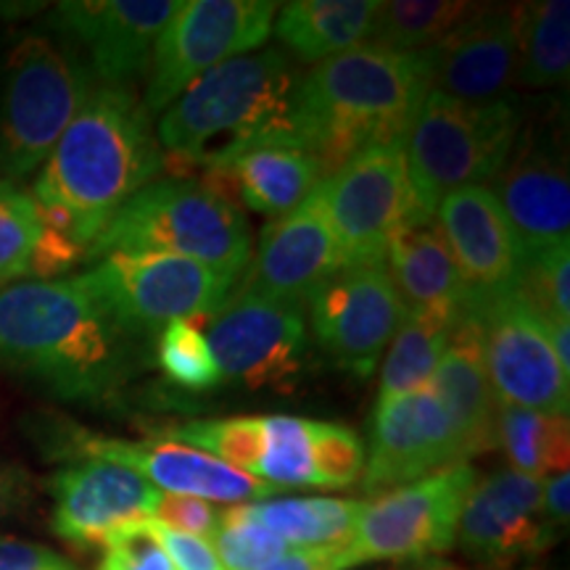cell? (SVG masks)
<instances>
[{"label": "cell", "instance_id": "cell-1", "mask_svg": "<svg viewBox=\"0 0 570 570\" xmlns=\"http://www.w3.org/2000/svg\"><path fill=\"white\" fill-rule=\"evenodd\" d=\"M164 173L148 109L130 88L96 85L35 180L42 223L88 259L92 240Z\"/></svg>", "mask_w": 570, "mask_h": 570}, {"label": "cell", "instance_id": "cell-2", "mask_svg": "<svg viewBox=\"0 0 570 570\" xmlns=\"http://www.w3.org/2000/svg\"><path fill=\"white\" fill-rule=\"evenodd\" d=\"M138 338L80 275L0 288V354L63 399L122 386L138 367Z\"/></svg>", "mask_w": 570, "mask_h": 570}, {"label": "cell", "instance_id": "cell-3", "mask_svg": "<svg viewBox=\"0 0 570 570\" xmlns=\"http://www.w3.org/2000/svg\"><path fill=\"white\" fill-rule=\"evenodd\" d=\"M428 92L431 69L423 51L370 42L331 56L296 80L294 148L315 156L327 180L365 148L407 138Z\"/></svg>", "mask_w": 570, "mask_h": 570}, {"label": "cell", "instance_id": "cell-4", "mask_svg": "<svg viewBox=\"0 0 570 570\" xmlns=\"http://www.w3.org/2000/svg\"><path fill=\"white\" fill-rule=\"evenodd\" d=\"M296 77L281 51L244 53L206 71L161 117L164 169L177 180L230 167L267 146L294 148Z\"/></svg>", "mask_w": 570, "mask_h": 570}, {"label": "cell", "instance_id": "cell-5", "mask_svg": "<svg viewBox=\"0 0 570 570\" xmlns=\"http://www.w3.org/2000/svg\"><path fill=\"white\" fill-rule=\"evenodd\" d=\"M117 252L183 256L235 281L252 262V230L238 206L206 183L169 177L117 209L88 259Z\"/></svg>", "mask_w": 570, "mask_h": 570}, {"label": "cell", "instance_id": "cell-6", "mask_svg": "<svg viewBox=\"0 0 570 570\" xmlns=\"http://www.w3.org/2000/svg\"><path fill=\"white\" fill-rule=\"evenodd\" d=\"M520 111L510 98L454 101L431 90L404 138L410 183L407 223H428L441 202L502 173L518 140Z\"/></svg>", "mask_w": 570, "mask_h": 570}, {"label": "cell", "instance_id": "cell-7", "mask_svg": "<svg viewBox=\"0 0 570 570\" xmlns=\"http://www.w3.org/2000/svg\"><path fill=\"white\" fill-rule=\"evenodd\" d=\"M90 90L92 75L77 56L42 35L21 40L0 98V180L17 183L46 164Z\"/></svg>", "mask_w": 570, "mask_h": 570}, {"label": "cell", "instance_id": "cell-8", "mask_svg": "<svg viewBox=\"0 0 570 570\" xmlns=\"http://www.w3.org/2000/svg\"><path fill=\"white\" fill-rule=\"evenodd\" d=\"M80 277L135 336H151L175 320L214 317L235 283L183 256L119 252Z\"/></svg>", "mask_w": 570, "mask_h": 570}, {"label": "cell", "instance_id": "cell-9", "mask_svg": "<svg viewBox=\"0 0 570 570\" xmlns=\"http://www.w3.org/2000/svg\"><path fill=\"white\" fill-rule=\"evenodd\" d=\"M475 483V468L460 462L367 502L346 541L348 570L381 560H428L452 550L462 508Z\"/></svg>", "mask_w": 570, "mask_h": 570}, {"label": "cell", "instance_id": "cell-10", "mask_svg": "<svg viewBox=\"0 0 570 570\" xmlns=\"http://www.w3.org/2000/svg\"><path fill=\"white\" fill-rule=\"evenodd\" d=\"M277 9L281 3L269 0L183 3L154 46L142 106L159 111L217 63L259 48L273 32Z\"/></svg>", "mask_w": 570, "mask_h": 570}, {"label": "cell", "instance_id": "cell-11", "mask_svg": "<svg viewBox=\"0 0 570 570\" xmlns=\"http://www.w3.org/2000/svg\"><path fill=\"white\" fill-rule=\"evenodd\" d=\"M468 306L481 317L483 362L499 407L568 417L570 373L554 354L544 317L518 288Z\"/></svg>", "mask_w": 570, "mask_h": 570}, {"label": "cell", "instance_id": "cell-12", "mask_svg": "<svg viewBox=\"0 0 570 570\" xmlns=\"http://www.w3.org/2000/svg\"><path fill=\"white\" fill-rule=\"evenodd\" d=\"M306 304L320 348L360 377L375 373L404 317L386 259L338 267L306 296Z\"/></svg>", "mask_w": 570, "mask_h": 570}, {"label": "cell", "instance_id": "cell-13", "mask_svg": "<svg viewBox=\"0 0 570 570\" xmlns=\"http://www.w3.org/2000/svg\"><path fill=\"white\" fill-rule=\"evenodd\" d=\"M341 267L386 259L389 238L410 217L404 140L370 146L323 180Z\"/></svg>", "mask_w": 570, "mask_h": 570}, {"label": "cell", "instance_id": "cell-14", "mask_svg": "<svg viewBox=\"0 0 570 570\" xmlns=\"http://www.w3.org/2000/svg\"><path fill=\"white\" fill-rule=\"evenodd\" d=\"M465 460L458 428L431 386L381 396L370 423L362 489L381 497Z\"/></svg>", "mask_w": 570, "mask_h": 570}, {"label": "cell", "instance_id": "cell-15", "mask_svg": "<svg viewBox=\"0 0 570 570\" xmlns=\"http://www.w3.org/2000/svg\"><path fill=\"white\" fill-rule=\"evenodd\" d=\"M223 381L248 389L281 386L302 367L306 323L302 304L238 291L209 320L206 333Z\"/></svg>", "mask_w": 570, "mask_h": 570}, {"label": "cell", "instance_id": "cell-16", "mask_svg": "<svg viewBox=\"0 0 570 570\" xmlns=\"http://www.w3.org/2000/svg\"><path fill=\"white\" fill-rule=\"evenodd\" d=\"M61 452L75 460H106L138 473L164 494L196 497L204 502L248 504L275 497L269 483L252 479L225 462L214 460L202 449L177 444V441H125L92 436L80 428H69L61 436Z\"/></svg>", "mask_w": 570, "mask_h": 570}, {"label": "cell", "instance_id": "cell-17", "mask_svg": "<svg viewBox=\"0 0 570 570\" xmlns=\"http://www.w3.org/2000/svg\"><path fill=\"white\" fill-rule=\"evenodd\" d=\"M541 497V479L518 470H499L470 491L454 544H460L470 560L494 570L539 558L560 539V531L547 523Z\"/></svg>", "mask_w": 570, "mask_h": 570}, {"label": "cell", "instance_id": "cell-18", "mask_svg": "<svg viewBox=\"0 0 570 570\" xmlns=\"http://www.w3.org/2000/svg\"><path fill=\"white\" fill-rule=\"evenodd\" d=\"M180 6L177 0H75L56 6L53 24L88 51L92 80L127 88L148 75L156 40Z\"/></svg>", "mask_w": 570, "mask_h": 570}, {"label": "cell", "instance_id": "cell-19", "mask_svg": "<svg viewBox=\"0 0 570 570\" xmlns=\"http://www.w3.org/2000/svg\"><path fill=\"white\" fill-rule=\"evenodd\" d=\"M341 267V252L327 217L323 183L262 230L259 252L248 262L240 291L302 304L325 277Z\"/></svg>", "mask_w": 570, "mask_h": 570}, {"label": "cell", "instance_id": "cell-20", "mask_svg": "<svg viewBox=\"0 0 570 570\" xmlns=\"http://www.w3.org/2000/svg\"><path fill=\"white\" fill-rule=\"evenodd\" d=\"M423 53L431 69V90L465 104L497 101L515 82V9H470L454 30Z\"/></svg>", "mask_w": 570, "mask_h": 570}, {"label": "cell", "instance_id": "cell-21", "mask_svg": "<svg viewBox=\"0 0 570 570\" xmlns=\"http://www.w3.org/2000/svg\"><path fill=\"white\" fill-rule=\"evenodd\" d=\"M53 531L69 544H104L122 525L154 515L161 491L106 460H77L51 481Z\"/></svg>", "mask_w": 570, "mask_h": 570}, {"label": "cell", "instance_id": "cell-22", "mask_svg": "<svg viewBox=\"0 0 570 570\" xmlns=\"http://www.w3.org/2000/svg\"><path fill=\"white\" fill-rule=\"evenodd\" d=\"M436 214L439 230L465 283L468 304L489 302L518 288L523 262L494 190L468 185L449 194Z\"/></svg>", "mask_w": 570, "mask_h": 570}, {"label": "cell", "instance_id": "cell-23", "mask_svg": "<svg viewBox=\"0 0 570 570\" xmlns=\"http://www.w3.org/2000/svg\"><path fill=\"white\" fill-rule=\"evenodd\" d=\"M494 196L523 265L570 244V180L558 154L525 146L497 175Z\"/></svg>", "mask_w": 570, "mask_h": 570}, {"label": "cell", "instance_id": "cell-24", "mask_svg": "<svg viewBox=\"0 0 570 570\" xmlns=\"http://www.w3.org/2000/svg\"><path fill=\"white\" fill-rule=\"evenodd\" d=\"M458 428L465 458L497 449L499 402L483 362V327L473 306L460 312L452 338L431 383Z\"/></svg>", "mask_w": 570, "mask_h": 570}, {"label": "cell", "instance_id": "cell-25", "mask_svg": "<svg viewBox=\"0 0 570 570\" xmlns=\"http://www.w3.org/2000/svg\"><path fill=\"white\" fill-rule=\"evenodd\" d=\"M323 180L325 169L315 156L285 146L256 148L230 167L212 169L202 177L227 202L238 196L248 209L275 219L294 212Z\"/></svg>", "mask_w": 570, "mask_h": 570}, {"label": "cell", "instance_id": "cell-26", "mask_svg": "<svg viewBox=\"0 0 570 570\" xmlns=\"http://www.w3.org/2000/svg\"><path fill=\"white\" fill-rule=\"evenodd\" d=\"M386 267L404 312H462L468 306L465 283L454 267L436 219L399 225L389 238Z\"/></svg>", "mask_w": 570, "mask_h": 570}, {"label": "cell", "instance_id": "cell-27", "mask_svg": "<svg viewBox=\"0 0 570 570\" xmlns=\"http://www.w3.org/2000/svg\"><path fill=\"white\" fill-rule=\"evenodd\" d=\"M377 0H294L281 6L277 40L302 61H325L370 38Z\"/></svg>", "mask_w": 570, "mask_h": 570}, {"label": "cell", "instance_id": "cell-28", "mask_svg": "<svg viewBox=\"0 0 570 570\" xmlns=\"http://www.w3.org/2000/svg\"><path fill=\"white\" fill-rule=\"evenodd\" d=\"M365 504L333 497H291L238 504V510L281 537L288 547L302 550V547L346 544Z\"/></svg>", "mask_w": 570, "mask_h": 570}, {"label": "cell", "instance_id": "cell-29", "mask_svg": "<svg viewBox=\"0 0 570 570\" xmlns=\"http://www.w3.org/2000/svg\"><path fill=\"white\" fill-rule=\"evenodd\" d=\"M458 317L460 312L454 309L404 312L381 370V396L410 394L431 383Z\"/></svg>", "mask_w": 570, "mask_h": 570}, {"label": "cell", "instance_id": "cell-30", "mask_svg": "<svg viewBox=\"0 0 570 570\" xmlns=\"http://www.w3.org/2000/svg\"><path fill=\"white\" fill-rule=\"evenodd\" d=\"M518 67L515 80L529 88H560L570 69V3L541 0L515 9Z\"/></svg>", "mask_w": 570, "mask_h": 570}, {"label": "cell", "instance_id": "cell-31", "mask_svg": "<svg viewBox=\"0 0 570 570\" xmlns=\"http://www.w3.org/2000/svg\"><path fill=\"white\" fill-rule=\"evenodd\" d=\"M497 446L504 449L512 470L531 475V479L544 481V475L568 473V417L520 407H499Z\"/></svg>", "mask_w": 570, "mask_h": 570}, {"label": "cell", "instance_id": "cell-32", "mask_svg": "<svg viewBox=\"0 0 570 570\" xmlns=\"http://www.w3.org/2000/svg\"><path fill=\"white\" fill-rule=\"evenodd\" d=\"M470 9L473 6L460 0H391L377 6L370 38L373 46L389 51H428L454 30Z\"/></svg>", "mask_w": 570, "mask_h": 570}, {"label": "cell", "instance_id": "cell-33", "mask_svg": "<svg viewBox=\"0 0 570 570\" xmlns=\"http://www.w3.org/2000/svg\"><path fill=\"white\" fill-rule=\"evenodd\" d=\"M164 436L167 441H177V444L202 449L214 460L256 479L262 454H265V417L238 415L190 420V423L173 425Z\"/></svg>", "mask_w": 570, "mask_h": 570}, {"label": "cell", "instance_id": "cell-34", "mask_svg": "<svg viewBox=\"0 0 570 570\" xmlns=\"http://www.w3.org/2000/svg\"><path fill=\"white\" fill-rule=\"evenodd\" d=\"M46 223L32 194L17 183L0 180V285L35 277Z\"/></svg>", "mask_w": 570, "mask_h": 570}, {"label": "cell", "instance_id": "cell-35", "mask_svg": "<svg viewBox=\"0 0 570 570\" xmlns=\"http://www.w3.org/2000/svg\"><path fill=\"white\" fill-rule=\"evenodd\" d=\"M256 479L275 489L317 487L312 465V420L294 415L265 417V454Z\"/></svg>", "mask_w": 570, "mask_h": 570}, {"label": "cell", "instance_id": "cell-36", "mask_svg": "<svg viewBox=\"0 0 570 570\" xmlns=\"http://www.w3.org/2000/svg\"><path fill=\"white\" fill-rule=\"evenodd\" d=\"M202 320L206 317L175 320L161 327V336L156 341V362L164 375L188 391H209L223 381L212 348L206 344V333L198 327Z\"/></svg>", "mask_w": 570, "mask_h": 570}, {"label": "cell", "instance_id": "cell-37", "mask_svg": "<svg viewBox=\"0 0 570 570\" xmlns=\"http://www.w3.org/2000/svg\"><path fill=\"white\" fill-rule=\"evenodd\" d=\"M212 541L225 570H262L288 550L281 537L256 520H248L238 504L219 512V525Z\"/></svg>", "mask_w": 570, "mask_h": 570}, {"label": "cell", "instance_id": "cell-38", "mask_svg": "<svg viewBox=\"0 0 570 570\" xmlns=\"http://www.w3.org/2000/svg\"><path fill=\"white\" fill-rule=\"evenodd\" d=\"M365 458V441L352 428L312 420V465L317 487L348 489L362 479Z\"/></svg>", "mask_w": 570, "mask_h": 570}, {"label": "cell", "instance_id": "cell-39", "mask_svg": "<svg viewBox=\"0 0 570 570\" xmlns=\"http://www.w3.org/2000/svg\"><path fill=\"white\" fill-rule=\"evenodd\" d=\"M518 291L544 323H570V244L525 262Z\"/></svg>", "mask_w": 570, "mask_h": 570}, {"label": "cell", "instance_id": "cell-40", "mask_svg": "<svg viewBox=\"0 0 570 570\" xmlns=\"http://www.w3.org/2000/svg\"><path fill=\"white\" fill-rule=\"evenodd\" d=\"M104 550L98 570H175L159 539L154 537L151 518L109 533Z\"/></svg>", "mask_w": 570, "mask_h": 570}, {"label": "cell", "instance_id": "cell-41", "mask_svg": "<svg viewBox=\"0 0 570 570\" xmlns=\"http://www.w3.org/2000/svg\"><path fill=\"white\" fill-rule=\"evenodd\" d=\"M151 520H156L159 525H167V529H173L177 533L212 539L219 525V512L214 510L209 502H204V499L161 494L154 508Z\"/></svg>", "mask_w": 570, "mask_h": 570}, {"label": "cell", "instance_id": "cell-42", "mask_svg": "<svg viewBox=\"0 0 570 570\" xmlns=\"http://www.w3.org/2000/svg\"><path fill=\"white\" fill-rule=\"evenodd\" d=\"M151 529L175 570H225L217 552H214V547L206 539L177 533L167 529V525H159L156 520H151Z\"/></svg>", "mask_w": 570, "mask_h": 570}, {"label": "cell", "instance_id": "cell-43", "mask_svg": "<svg viewBox=\"0 0 570 570\" xmlns=\"http://www.w3.org/2000/svg\"><path fill=\"white\" fill-rule=\"evenodd\" d=\"M262 570H348L346 544L285 550L281 558Z\"/></svg>", "mask_w": 570, "mask_h": 570}, {"label": "cell", "instance_id": "cell-44", "mask_svg": "<svg viewBox=\"0 0 570 570\" xmlns=\"http://www.w3.org/2000/svg\"><path fill=\"white\" fill-rule=\"evenodd\" d=\"M67 562L61 554L32 541L0 537V570H51Z\"/></svg>", "mask_w": 570, "mask_h": 570}, {"label": "cell", "instance_id": "cell-45", "mask_svg": "<svg viewBox=\"0 0 570 570\" xmlns=\"http://www.w3.org/2000/svg\"><path fill=\"white\" fill-rule=\"evenodd\" d=\"M32 483L30 473L17 462L0 460V520L19 515L30 504Z\"/></svg>", "mask_w": 570, "mask_h": 570}, {"label": "cell", "instance_id": "cell-46", "mask_svg": "<svg viewBox=\"0 0 570 570\" xmlns=\"http://www.w3.org/2000/svg\"><path fill=\"white\" fill-rule=\"evenodd\" d=\"M541 504H544L547 523H550L554 531L566 529L570 518V475L568 473H558L544 481V497H541Z\"/></svg>", "mask_w": 570, "mask_h": 570}, {"label": "cell", "instance_id": "cell-47", "mask_svg": "<svg viewBox=\"0 0 570 570\" xmlns=\"http://www.w3.org/2000/svg\"><path fill=\"white\" fill-rule=\"evenodd\" d=\"M554 354H558L562 370L570 373V323H547Z\"/></svg>", "mask_w": 570, "mask_h": 570}, {"label": "cell", "instance_id": "cell-48", "mask_svg": "<svg viewBox=\"0 0 570 570\" xmlns=\"http://www.w3.org/2000/svg\"><path fill=\"white\" fill-rule=\"evenodd\" d=\"M391 570H465V568L452 566V562L439 560V558H428V560H415V562H396V568Z\"/></svg>", "mask_w": 570, "mask_h": 570}]
</instances>
